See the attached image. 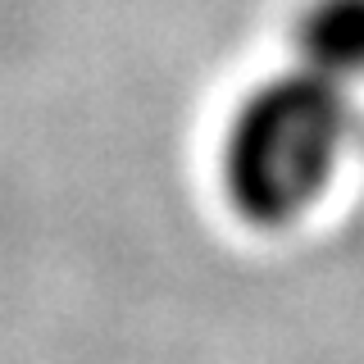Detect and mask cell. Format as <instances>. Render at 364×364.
Masks as SVG:
<instances>
[{
	"label": "cell",
	"instance_id": "1",
	"mask_svg": "<svg viewBox=\"0 0 364 364\" xmlns=\"http://www.w3.org/2000/svg\"><path fill=\"white\" fill-rule=\"evenodd\" d=\"M355 100L291 64L250 87L223 132V191L255 228H287L333 187L355 141Z\"/></svg>",
	"mask_w": 364,
	"mask_h": 364
},
{
	"label": "cell",
	"instance_id": "2",
	"mask_svg": "<svg viewBox=\"0 0 364 364\" xmlns=\"http://www.w3.org/2000/svg\"><path fill=\"white\" fill-rule=\"evenodd\" d=\"M296 64L337 87L364 82V0H310L296 18Z\"/></svg>",
	"mask_w": 364,
	"mask_h": 364
}]
</instances>
